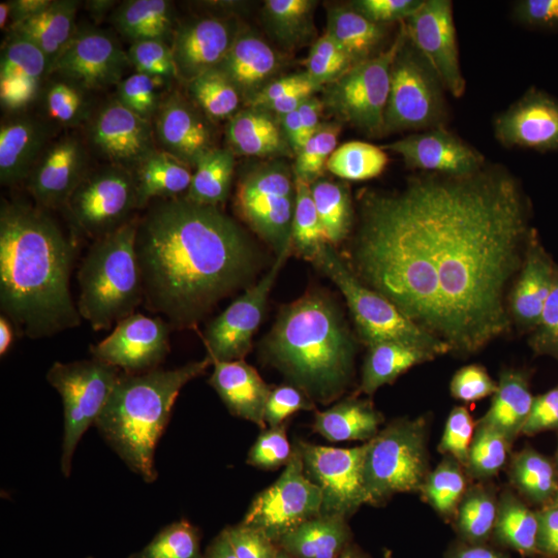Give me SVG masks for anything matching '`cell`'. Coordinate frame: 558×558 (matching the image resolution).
I'll list each match as a JSON object with an SVG mask.
<instances>
[{
    "label": "cell",
    "mask_w": 558,
    "mask_h": 558,
    "mask_svg": "<svg viewBox=\"0 0 558 558\" xmlns=\"http://www.w3.org/2000/svg\"><path fill=\"white\" fill-rule=\"evenodd\" d=\"M202 369L219 461L263 494L292 492L376 424L388 398L379 362L351 329L279 295L226 304Z\"/></svg>",
    "instance_id": "cell-1"
},
{
    "label": "cell",
    "mask_w": 558,
    "mask_h": 558,
    "mask_svg": "<svg viewBox=\"0 0 558 558\" xmlns=\"http://www.w3.org/2000/svg\"><path fill=\"white\" fill-rule=\"evenodd\" d=\"M113 379L65 312L2 301L0 462L28 501L68 508L121 487L105 429Z\"/></svg>",
    "instance_id": "cell-2"
},
{
    "label": "cell",
    "mask_w": 558,
    "mask_h": 558,
    "mask_svg": "<svg viewBox=\"0 0 558 558\" xmlns=\"http://www.w3.org/2000/svg\"><path fill=\"white\" fill-rule=\"evenodd\" d=\"M396 531L421 558H531L534 515L506 458L464 439L422 464Z\"/></svg>",
    "instance_id": "cell-3"
},
{
    "label": "cell",
    "mask_w": 558,
    "mask_h": 558,
    "mask_svg": "<svg viewBox=\"0 0 558 558\" xmlns=\"http://www.w3.org/2000/svg\"><path fill=\"white\" fill-rule=\"evenodd\" d=\"M207 328L143 360L117 410L116 461L142 497L201 472L216 451L215 424L204 379Z\"/></svg>",
    "instance_id": "cell-4"
},
{
    "label": "cell",
    "mask_w": 558,
    "mask_h": 558,
    "mask_svg": "<svg viewBox=\"0 0 558 558\" xmlns=\"http://www.w3.org/2000/svg\"><path fill=\"white\" fill-rule=\"evenodd\" d=\"M442 264L422 244L384 250L360 267L352 312L371 339L413 377L438 371Z\"/></svg>",
    "instance_id": "cell-5"
},
{
    "label": "cell",
    "mask_w": 558,
    "mask_h": 558,
    "mask_svg": "<svg viewBox=\"0 0 558 558\" xmlns=\"http://www.w3.org/2000/svg\"><path fill=\"white\" fill-rule=\"evenodd\" d=\"M95 312L112 354L143 362L174 348L208 315L199 259L168 247L132 258Z\"/></svg>",
    "instance_id": "cell-6"
},
{
    "label": "cell",
    "mask_w": 558,
    "mask_h": 558,
    "mask_svg": "<svg viewBox=\"0 0 558 558\" xmlns=\"http://www.w3.org/2000/svg\"><path fill=\"white\" fill-rule=\"evenodd\" d=\"M438 376L435 371L416 381L405 405L312 487L306 510L318 545L368 537L395 481L403 440Z\"/></svg>",
    "instance_id": "cell-7"
},
{
    "label": "cell",
    "mask_w": 558,
    "mask_h": 558,
    "mask_svg": "<svg viewBox=\"0 0 558 558\" xmlns=\"http://www.w3.org/2000/svg\"><path fill=\"white\" fill-rule=\"evenodd\" d=\"M196 98L193 81L167 50L124 40L116 43L78 110L135 137L175 130Z\"/></svg>",
    "instance_id": "cell-8"
},
{
    "label": "cell",
    "mask_w": 558,
    "mask_h": 558,
    "mask_svg": "<svg viewBox=\"0 0 558 558\" xmlns=\"http://www.w3.org/2000/svg\"><path fill=\"white\" fill-rule=\"evenodd\" d=\"M255 498L250 481L201 470L135 527L140 537L185 558L229 557L255 527Z\"/></svg>",
    "instance_id": "cell-9"
},
{
    "label": "cell",
    "mask_w": 558,
    "mask_h": 558,
    "mask_svg": "<svg viewBox=\"0 0 558 558\" xmlns=\"http://www.w3.org/2000/svg\"><path fill=\"white\" fill-rule=\"evenodd\" d=\"M134 211L165 247L197 259L238 226L227 183L201 170L175 146L150 161L140 175Z\"/></svg>",
    "instance_id": "cell-10"
},
{
    "label": "cell",
    "mask_w": 558,
    "mask_h": 558,
    "mask_svg": "<svg viewBox=\"0 0 558 558\" xmlns=\"http://www.w3.org/2000/svg\"><path fill=\"white\" fill-rule=\"evenodd\" d=\"M126 216L108 202L73 216L40 269V282L58 311L87 314L131 263Z\"/></svg>",
    "instance_id": "cell-11"
},
{
    "label": "cell",
    "mask_w": 558,
    "mask_h": 558,
    "mask_svg": "<svg viewBox=\"0 0 558 558\" xmlns=\"http://www.w3.org/2000/svg\"><path fill=\"white\" fill-rule=\"evenodd\" d=\"M355 51L352 33L330 25L290 28L266 40L256 64L266 117L286 124L328 101Z\"/></svg>",
    "instance_id": "cell-12"
},
{
    "label": "cell",
    "mask_w": 558,
    "mask_h": 558,
    "mask_svg": "<svg viewBox=\"0 0 558 558\" xmlns=\"http://www.w3.org/2000/svg\"><path fill=\"white\" fill-rule=\"evenodd\" d=\"M78 109L75 92L49 62L24 50L13 54L0 86L3 160L27 167L60 143L65 121Z\"/></svg>",
    "instance_id": "cell-13"
},
{
    "label": "cell",
    "mask_w": 558,
    "mask_h": 558,
    "mask_svg": "<svg viewBox=\"0 0 558 558\" xmlns=\"http://www.w3.org/2000/svg\"><path fill=\"white\" fill-rule=\"evenodd\" d=\"M230 193L242 227L290 252L322 222L314 190L267 140L245 148L231 175Z\"/></svg>",
    "instance_id": "cell-14"
},
{
    "label": "cell",
    "mask_w": 558,
    "mask_h": 558,
    "mask_svg": "<svg viewBox=\"0 0 558 558\" xmlns=\"http://www.w3.org/2000/svg\"><path fill=\"white\" fill-rule=\"evenodd\" d=\"M75 190L51 175H21L0 190V274L28 277L43 269L73 219Z\"/></svg>",
    "instance_id": "cell-15"
},
{
    "label": "cell",
    "mask_w": 558,
    "mask_h": 558,
    "mask_svg": "<svg viewBox=\"0 0 558 558\" xmlns=\"http://www.w3.org/2000/svg\"><path fill=\"white\" fill-rule=\"evenodd\" d=\"M421 89L409 70L377 47L355 51L328 105L363 145L379 149L417 108Z\"/></svg>",
    "instance_id": "cell-16"
},
{
    "label": "cell",
    "mask_w": 558,
    "mask_h": 558,
    "mask_svg": "<svg viewBox=\"0 0 558 558\" xmlns=\"http://www.w3.org/2000/svg\"><path fill=\"white\" fill-rule=\"evenodd\" d=\"M487 154L510 179L558 205V86L494 124Z\"/></svg>",
    "instance_id": "cell-17"
},
{
    "label": "cell",
    "mask_w": 558,
    "mask_h": 558,
    "mask_svg": "<svg viewBox=\"0 0 558 558\" xmlns=\"http://www.w3.org/2000/svg\"><path fill=\"white\" fill-rule=\"evenodd\" d=\"M340 208L349 229L384 236L433 231L435 220L413 180L392 161L355 168L341 186Z\"/></svg>",
    "instance_id": "cell-18"
},
{
    "label": "cell",
    "mask_w": 558,
    "mask_h": 558,
    "mask_svg": "<svg viewBox=\"0 0 558 558\" xmlns=\"http://www.w3.org/2000/svg\"><path fill=\"white\" fill-rule=\"evenodd\" d=\"M258 3L248 0H191L167 22L171 43L197 65L216 61L258 64L263 49Z\"/></svg>",
    "instance_id": "cell-19"
},
{
    "label": "cell",
    "mask_w": 558,
    "mask_h": 558,
    "mask_svg": "<svg viewBox=\"0 0 558 558\" xmlns=\"http://www.w3.org/2000/svg\"><path fill=\"white\" fill-rule=\"evenodd\" d=\"M119 9L116 0H83L64 20L21 40L13 50L49 62L68 81L80 105L116 47L113 25Z\"/></svg>",
    "instance_id": "cell-20"
},
{
    "label": "cell",
    "mask_w": 558,
    "mask_h": 558,
    "mask_svg": "<svg viewBox=\"0 0 558 558\" xmlns=\"http://www.w3.org/2000/svg\"><path fill=\"white\" fill-rule=\"evenodd\" d=\"M207 312L222 311L229 300L259 299L281 289L288 275L286 250L236 226L199 258Z\"/></svg>",
    "instance_id": "cell-21"
},
{
    "label": "cell",
    "mask_w": 558,
    "mask_h": 558,
    "mask_svg": "<svg viewBox=\"0 0 558 558\" xmlns=\"http://www.w3.org/2000/svg\"><path fill=\"white\" fill-rule=\"evenodd\" d=\"M469 396L509 433L519 447L539 508L550 519H558L557 433L538 421L521 395L495 366L484 371Z\"/></svg>",
    "instance_id": "cell-22"
},
{
    "label": "cell",
    "mask_w": 558,
    "mask_h": 558,
    "mask_svg": "<svg viewBox=\"0 0 558 558\" xmlns=\"http://www.w3.org/2000/svg\"><path fill=\"white\" fill-rule=\"evenodd\" d=\"M468 0H400L395 27L400 46L414 62L433 72L453 68L472 50Z\"/></svg>",
    "instance_id": "cell-23"
},
{
    "label": "cell",
    "mask_w": 558,
    "mask_h": 558,
    "mask_svg": "<svg viewBox=\"0 0 558 558\" xmlns=\"http://www.w3.org/2000/svg\"><path fill=\"white\" fill-rule=\"evenodd\" d=\"M278 295L296 306L328 310L347 284L352 234L347 223L319 222L296 242Z\"/></svg>",
    "instance_id": "cell-24"
},
{
    "label": "cell",
    "mask_w": 558,
    "mask_h": 558,
    "mask_svg": "<svg viewBox=\"0 0 558 558\" xmlns=\"http://www.w3.org/2000/svg\"><path fill=\"white\" fill-rule=\"evenodd\" d=\"M465 284L492 365L506 369L526 348L529 312L523 286L515 277L486 269L472 271Z\"/></svg>",
    "instance_id": "cell-25"
},
{
    "label": "cell",
    "mask_w": 558,
    "mask_h": 558,
    "mask_svg": "<svg viewBox=\"0 0 558 558\" xmlns=\"http://www.w3.org/2000/svg\"><path fill=\"white\" fill-rule=\"evenodd\" d=\"M444 303L438 339V373L459 391H472L492 365L465 284V275L442 266Z\"/></svg>",
    "instance_id": "cell-26"
},
{
    "label": "cell",
    "mask_w": 558,
    "mask_h": 558,
    "mask_svg": "<svg viewBox=\"0 0 558 558\" xmlns=\"http://www.w3.org/2000/svg\"><path fill=\"white\" fill-rule=\"evenodd\" d=\"M488 50L532 94L558 86V32L526 9L502 10L492 17Z\"/></svg>",
    "instance_id": "cell-27"
},
{
    "label": "cell",
    "mask_w": 558,
    "mask_h": 558,
    "mask_svg": "<svg viewBox=\"0 0 558 558\" xmlns=\"http://www.w3.org/2000/svg\"><path fill=\"white\" fill-rule=\"evenodd\" d=\"M288 148L322 180L347 179L362 153V140L328 102L304 110L282 124Z\"/></svg>",
    "instance_id": "cell-28"
},
{
    "label": "cell",
    "mask_w": 558,
    "mask_h": 558,
    "mask_svg": "<svg viewBox=\"0 0 558 558\" xmlns=\"http://www.w3.org/2000/svg\"><path fill=\"white\" fill-rule=\"evenodd\" d=\"M131 138L119 128L95 117L76 121L64 138L70 174L94 190L123 185L135 168Z\"/></svg>",
    "instance_id": "cell-29"
},
{
    "label": "cell",
    "mask_w": 558,
    "mask_h": 558,
    "mask_svg": "<svg viewBox=\"0 0 558 558\" xmlns=\"http://www.w3.org/2000/svg\"><path fill=\"white\" fill-rule=\"evenodd\" d=\"M248 121L218 110H199L175 128V148L201 170L227 183L244 154Z\"/></svg>",
    "instance_id": "cell-30"
},
{
    "label": "cell",
    "mask_w": 558,
    "mask_h": 558,
    "mask_svg": "<svg viewBox=\"0 0 558 558\" xmlns=\"http://www.w3.org/2000/svg\"><path fill=\"white\" fill-rule=\"evenodd\" d=\"M512 191L506 186H484L446 231L442 266L472 274L486 258L492 241L505 226Z\"/></svg>",
    "instance_id": "cell-31"
},
{
    "label": "cell",
    "mask_w": 558,
    "mask_h": 558,
    "mask_svg": "<svg viewBox=\"0 0 558 558\" xmlns=\"http://www.w3.org/2000/svg\"><path fill=\"white\" fill-rule=\"evenodd\" d=\"M458 97L459 109L480 126L488 128L508 119L534 94L487 50L470 65Z\"/></svg>",
    "instance_id": "cell-32"
},
{
    "label": "cell",
    "mask_w": 558,
    "mask_h": 558,
    "mask_svg": "<svg viewBox=\"0 0 558 558\" xmlns=\"http://www.w3.org/2000/svg\"><path fill=\"white\" fill-rule=\"evenodd\" d=\"M488 253L517 270L558 269V216L542 211L513 216L495 234Z\"/></svg>",
    "instance_id": "cell-33"
},
{
    "label": "cell",
    "mask_w": 558,
    "mask_h": 558,
    "mask_svg": "<svg viewBox=\"0 0 558 558\" xmlns=\"http://www.w3.org/2000/svg\"><path fill=\"white\" fill-rule=\"evenodd\" d=\"M191 81L205 109L248 120L266 116L258 72L247 62L216 61L197 65Z\"/></svg>",
    "instance_id": "cell-34"
},
{
    "label": "cell",
    "mask_w": 558,
    "mask_h": 558,
    "mask_svg": "<svg viewBox=\"0 0 558 558\" xmlns=\"http://www.w3.org/2000/svg\"><path fill=\"white\" fill-rule=\"evenodd\" d=\"M486 128L480 126L470 120L461 109L444 110V112L429 113L422 119L407 121L398 132L391 135L376 150L380 161H399L410 153L438 142L440 138L462 137L473 140Z\"/></svg>",
    "instance_id": "cell-35"
},
{
    "label": "cell",
    "mask_w": 558,
    "mask_h": 558,
    "mask_svg": "<svg viewBox=\"0 0 558 558\" xmlns=\"http://www.w3.org/2000/svg\"><path fill=\"white\" fill-rule=\"evenodd\" d=\"M537 384L549 421L558 429V288L543 290L539 300Z\"/></svg>",
    "instance_id": "cell-36"
},
{
    "label": "cell",
    "mask_w": 558,
    "mask_h": 558,
    "mask_svg": "<svg viewBox=\"0 0 558 558\" xmlns=\"http://www.w3.org/2000/svg\"><path fill=\"white\" fill-rule=\"evenodd\" d=\"M78 3L80 0H16V38L13 49L21 40L64 20Z\"/></svg>",
    "instance_id": "cell-37"
},
{
    "label": "cell",
    "mask_w": 558,
    "mask_h": 558,
    "mask_svg": "<svg viewBox=\"0 0 558 558\" xmlns=\"http://www.w3.org/2000/svg\"><path fill=\"white\" fill-rule=\"evenodd\" d=\"M483 167L484 154L472 145H465L464 148L459 149L453 159L447 163L459 213L468 207L484 189L480 182Z\"/></svg>",
    "instance_id": "cell-38"
},
{
    "label": "cell",
    "mask_w": 558,
    "mask_h": 558,
    "mask_svg": "<svg viewBox=\"0 0 558 558\" xmlns=\"http://www.w3.org/2000/svg\"><path fill=\"white\" fill-rule=\"evenodd\" d=\"M421 178L425 201H427L436 222L439 223L440 229H444V231L449 230L451 223L458 218L459 209L447 165L446 167L425 172Z\"/></svg>",
    "instance_id": "cell-39"
},
{
    "label": "cell",
    "mask_w": 558,
    "mask_h": 558,
    "mask_svg": "<svg viewBox=\"0 0 558 558\" xmlns=\"http://www.w3.org/2000/svg\"><path fill=\"white\" fill-rule=\"evenodd\" d=\"M72 558H182L174 550L140 537L108 545L83 543Z\"/></svg>",
    "instance_id": "cell-40"
},
{
    "label": "cell",
    "mask_w": 558,
    "mask_h": 558,
    "mask_svg": "<svg viewBox=\"0 0 558 558\" xmlns=\"http://www.w3.org/2000/svg\"><path fill=\"white\" fill-rule=\"evenodd\" d=\"M470 142L472 140L462 137L440 138L438 142L428 143V145L413 150L396 163L400 167L413 168L422 175L425 172L436 170V168L446 167L453 159L454 154L464 148L465 145H470Z\"/></svg>",
    "instance_id": "cell-41"
},
{
    "label": "cell",
    "mask_w": 558,
    "mask_h": 558,
    "mask_svg": "<svg viewBox=\"0 0 558 558\" xmlns=\"http://www.w3.org/2000/svg\"><path fill=\"white\" fill-rule=\"evenodd\" d=\"M21 488L9 473L0 475V534H9L20 517Z\"/></svg>",
    "instance_id": "cell-42"
},
{
    "label": "cell",
    "mask_w": 558,
    "mask_h": 558,
    "mask_svg": "<svg viewBox=\"0 0 558 558\" xmlns=\"http://www.w3.org/2000/svg\"><path fill=\"white\" fill-rule=\"evenodd\" d=\"M172 5L174 2H167V0H138L131 3L130 10L138 27L142 31H150L167 16Z\"/></svg>",
    "instance_id": "cell-43"
},
{
    "label": "cell",
    "mask_w": 558,
    "mask_h": 558,
    "mask_svg": "<svg viewBox=\"0 0 558 558\" xmlns=\"http://www.w3.org/2000/svg\"><path fill=\"white\" fill-rule=\"evenodd\" d=\"M319 558H387L366 539L347 543H323Z\"/></svg>",
    "instance_id": "cell-44"
},
{
    "label": "cell",
    "mask_w": 558,
    "mask_h": 558,
    "mask_svg": "<svg viewBox=\"0 0 558 558\" xmlns=\"http://www.w3.org/2000/svg\"><path fill=\"white\" fill-rule=\"evenodd\" d=\"M317 546H319L317 539L310 535L301 542L286 543V545L271 549L269 553L256 554V556H244V554L238 553L223 558H307Z\"/></svg>",
    "instance_id": "cell-45"
},
{
    "label": "cell",
    "mask_w": 558,
    "mask_h": 558,
    "mask_svg": "<svg viewBox=\"0 0 558 558\" xmlns=\"http://www.w3.org/2000/svg\"><path fill=\"white\" fill-rule=\"evenodd\" d=\"M16 2H7L0 5V43L2 46H13L16 38Z\"/></svg>",
    "instance_id": "cell-46"
},
{
    "label": "cell",
    "mask_w": 558,
    "mask_h": 558,
    "mask_svg": "<svg viewBox=\"0 0 558 558\" xmlns=\"http://www.w3.org/2000/svg\"><path fill=\"white\" fill-rule=\"evenodd\" d=\"M529 13L558 32V0H534L526 5Z\"/></svg>",
    "instance_id": "cell-47"
},
{
    "label": "cell",
    "mask_w": 558,
    "mask_h": 558,
    "mask_svg": "<svg viewBox=\"0 0 558 558\" xmlns=\"http://www.w3.org/2000/svg\"><path fill=\"white\" fill-rule=\"evenodd\" d=\"M553 527H550L548 542H546L545 553L543 558H558V519L553 520Z\"/></svg>",
    "instance_id": "cell-48"
}]
</instances>
